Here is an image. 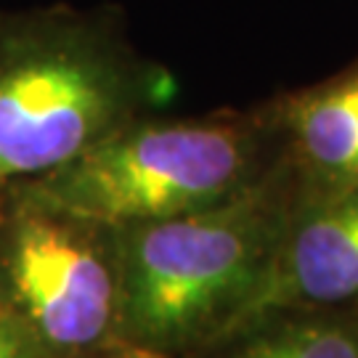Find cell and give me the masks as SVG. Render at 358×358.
Masks as SVG:
<instances>
[{
  "label": "cell",
  "instance_id": "5b68a950",
  "mask_svg": "<svg viewBox=\"0 0 358 358\" xmlns=\"http://www.w3.org/2000/svg\"><path fill=\"white\" fill-rule=\"evenodd\" d=\"M292 310H358V180L300 178L263 287L234 334Z\"/></svg>",
  "mask_w": 358,
  "mask_h": 358
},
{
  "label": "cell",
  "instance_id": "ba28073f",
  "mask_svg": "<svg viewBox=\"0 0 358 358\" xmlns=\"http://www.w3.org/2000/svg\"><path fill=\"white\" fill-rule=\"evenodd\" d=\"M66 358H167V356L125 345V343H115V345H106V348H99V350H90V353H77V356H66Z\"/></svg>",
  "mask_w": 358,
  "mask_h": 358
},
{
  "label": "cell",
  "instance_id": "6da1fadb",
  "mask_svg": "<svg viewBox=\"0 0 358 358\" xmlns=\"http://www.w3.org/2000/svg\"><path fill=\"white\" fill-rule=\"evenodd\" d=\"M173 90L167 69L130 43L115 11L0 13V192L157 115Z\"/></svg>",
  "mask_w": 358,
  "mask_h": 358
},
{
  "label": "cell",
  "instance_id": "3957f363",
  "mask_svg": "<svg viewBox=\"0 0 358 358\" xmlns=\"http://www.w3.org/2000/svg\"><path fill=\"white\" fill-rule=\"evenodd\" d=\"M284 149L268 115L141 117L69 165L3 192L106 231L226 205L268 178Z\"/></svg>",
  "mask_w": 358,
  "mask_h": 358
},
{
  "label": "cell",
  "instance_id": "8992f818",
  "mask_svg": "<svg viewBox=\"0 0 358 358\" xmlns=\"http://www.w3.org/2000/svg\"><path fill=\"white\" fill-rule=\"evenodd\" d=\"M220 358H358V310H292L231 334Z\"/></svg>",
  "mask_w": 358,
  "mask_h": 358
},
{
  "label": "cell",
  "instance_id": "7a4b0ae2",
  "mask_svg": "<svg viewBox=\"0 0 358 358\" xmlns=\"http://www.w3.org/2000/svg\"><path fill=\"white\" fill-rule=\"evenodd\" d=\"M300 176L287 157L226 205L117 229V343L176 358L220 345L263 287Z\"/></svg>",
  "mask_w": 358,
  "mask_h": 358
},
{
  "label": "cell",
  "instance_id": "52a82bcc",
  "mask_svg": "<svg viewBox=\"0 0 358 358\" xmlns=\"http://www.w3.org/2000/svg\"><path fill=\"white\" fill-rule=\"evenodd\" d=\"M0 358H35L24 337L3 313H0Z\"/></svg>",
  "mask_w": 358,
  "mask_h": 358
},
{
  "label": "cell",
  "instance_id": "277c9868",
  "mask_svg": "<svg viewBox=\"0 0 358 358\" xmlns=\"http://www.w3.org/2000/svg\"><path fill=\"white\" fill-rule=\"evenodd\" d=\"M0 313L35 358H66L117 343L115 234L0 192Z\"/></svg>",
  "mask_w": 358,
  "mask_h": 358
}]
</instances>
